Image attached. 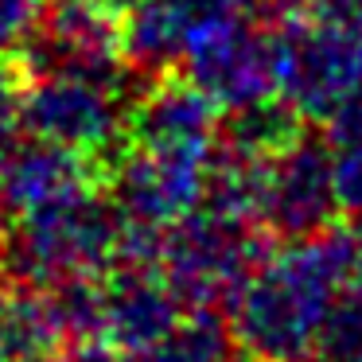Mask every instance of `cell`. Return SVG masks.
Wrapping results in <instances>:
<instances>
[{
  "label": "cell",
  "instance_id": "cell-1",
  "mask_svg": "<svg viewBox=\"0 0 362 362\" xmlns=\"http://www.w3.org/2000/svg\"><path fill=\"white\" fill-rule=\"evenodd\" d=\"M351 281H362V222L284 242L265 253L226 308L238 346L257 362L315 354L323 320Z\"/></svg>",
  "mask_w": 362,
  "mask_h": 362
},
{
  "label": "cell",
  "instance_id": "cell-2",
  "mask_svg": "<svg viewBox=\"0 0 362 362\" xmlns=\"http://www.w3.org/2000/svg\"><path fill=\"white\" fill-rule=\"evenodd\" d=\"M276 94L304 117L327 125L362 94V0L281 12L273 20Z\"/></svg>",
  "mask_w": 362,
  "mask_h": 362
},
{
  "label": "cell",
  "instance_id": "cell-3",
  "mask_svg": "<svg viewBox=\"0 0 362 362\" xmlns=\"http://www.w3.org/2000/svg\"><path fill=\"white\" fill-rule=\"evenodd\" d=\"M121 230L125 218L117 203L98 187L82 191L66 203L16 218L12 234L0 242V269L8 281L35 288H55L78 276H105L117 269Z\"/></svg>",
  "mask_w": 362,
  "mask_h": 362
},
{
  "label": "cell",
  "instance_id": "cell-4",
  "mask_svg": "<svg viewBox=\"0 0 362 362\" xmlns=\"http://www.w3.org/2000/svg\"><path fill=\"white\" fill-rule=\"evenodd\" d=\"M265 226L203 203L168 226L156 269L183 308L222 312L265 261Z\"/></svg>",
  "mask_w": 362,
  "mask_h": 362
},
{
  "label": "cell",
  "instance_id": "cell-5",
  "mask_svg": "<svg viewBox=\"0 0 362 362\" xmlns=\"http://www.w3.org/2000/svg\"><path fill=\"white\" fill-rule=\"evenodd\" d=\"M141 94V90H136ZM136 94L129 82L90 78V74H35L24 86L20 125L35 136L82 152L90 160H110L129 141Z\"/></svg>",
  "mask_w": 362,
  "mask_h": 362
},
{
  "label": "cell",
  "instance_id": "cell-6",
  "mask_svg": "<svg viewBox=\"0 0 362 362\" xmlns=\"http://www.w3.org/2000/svg\"><path fill=\"white\" fill-rule=\"evenodd\" d=\"M180 71L191 86L211 98L218 113L265 102L276 94L273 24H261L257 12L206 20L191 35Z\"/></svg>",
  "mask_w": 362,
  "mask_h": 362
},
{
  "label": "cell",
  "instance_id": "cell-7",
  "mask_svg": "<svg viewBox=\"0 0 362 362\" xmlns=\"http://www.w3.org/2000/svg\"><path fill=\"white\" fill-rule=\"evenodd\" d=\"M343 214L335 191V168H331L327 136L304 133L269 160L265 195H261V226L273 238L296 242V238L323 234Z\"/></svg>",
  "mask_w": 362,
  "mask_h": 362
},
{
  "label": "cell",
  "instance_id": "cell-8",
  "mask_svg": "<svg viewBox=\"0 0 362 362\" xmlns=\"http://www.w3.org/2000/svg\"><path fill=\"white\" fill-rule=\"evenodd\" d=\"M20 71L35 74H90V78L133 82L121 47V16L82 0H55L40 32L20 51Z\"/></svg>",
  "mask_w": 362,
  "mask_h": 362
},
{
  "label": "cell",
  "instance_id": "cell-9",
  "mask_svg": "<svg viewBox=\"0 0 362 362\" xmlns=\"http://www.w3.org/2000/svg\"><path fill=\"white\" fill-rule=\"evenodd\" d=\"M98 180H102L98 160L28 129L0 144V214L28 218L82 191H94Z\"/></svg>",
  "mask_w": 362,
  "mask_h": 362
},
{
  "label": "cell",
  "instance_id": "cell-10",
  "mask_svg": "<svg viewBox=\"0 0 362 362\" xmlns=\"http://www.w3.org/2000/svg\"><path fill=\"white\" fill-rule=\"evenodd\" d=\"M105 315H102V346L129 358L152 354L187 308L180 304L156 265H117L102 276Z\"/></svg>",
  "mask_w": 362,
  "mask_h": 362
},
{
  "label": "cell",
  "instance_id": "cell-11",
  "mask_svg": "<svg viewBox=\"0 0 362 362\" xmlns=\"http://www.w3.org/2000/svg\"><path fill=\"white\" fill-rule=\"evenodd\" d=\"M66 346V331L59 320V304L51 288H35V284H16L0 292V354L4 362L35 358Z\"/></svg>",
  "mask_w": 362,
  "mask_h": 362
},
{
  "label": "cell",
  "instance_id": "cell-12",
  "mask_svg": "<svg viewBox=\"0 0 362 362\" xmlns=\"http://www.w3.org/2000/svg\"><path fill=\"white\" fill-rule=\"evenodd\" d=\"M238 351L242 346L226 315L211 308H187L172 335L152 354H144V362H234Z\"/></svg>",
  "mask_w": 362,
  "mask_h": 362
},
{
  "label": "cell",
  "instance_id": "cell-13",
  "mask_svg": "<svg viewBox=\"0 0 362 362\" xmlns=\"http://www.w3.org/2000/svg\"><path fill=\"white\" fill-rule=\"evenodd\" d=\"M323 136L331 144L339 206H343V214L351 222H362V94H354L323 125Z\"/></svg>",
  "mask_w": 362,
  "mask_h": 362
},
{
  "label": "cell",
  "instance_id": "cell-14",
  "mask_svg": "<svg viewBox=\"0 0 362 362\" xmlns=\"http://www.w3.org/2000/svg\"><path fill=\"white\" fill-rule=\"evenodd\" d=\"M315 354L323 362H362V281L343 284V292L335 296Z\"/></svg>",
  "mask_w": 362,
  "mask_h": 362
},
{
  "label": "cell",
  "instance_id": "cell-15",
  "mask_svg": "<svg viewBox=\"0 0 362 362\" xmlns=\"http://www.w3.org/2000/svg\"><path fill=\"white\" fill-rule=\"evenodd\" d=\"M55 0H0V55L16 59L28 47Z\"/></svg>",
  "mask_w": 362,
  "mask_h": 362
},
{
  "label": "cell",
  "instance_id": "cell-16",
  "mask_svg": "<svg viewBox=\"0 0 362 362\" xmlns=\"http://www.w3.org/2000/svg\"><path fill=\"white\" fill-rule=\"evenodd\" d=\"M24 113V71L8 63V55H0V144L12 141Z\"/></svg>",
  "mask_w": 362,
  "mask_h": 362
},
{
  "label": "cell",
  "instance_id": "cell-17",
  "mask_svg": "<svg viewBox=\"0 0 362 362\" xmlns=\"http://www.w3.org/2000/svg\"><path fill=\"white\" fill-rule=\"evenodd\" d=\"M281 12H300V8H327V4H346V0H273Z\"/></svg>",
  "mask_w": 362,
  "mask_h": 362
},
{
  "label": "cell",
  "instance_id": "cell-18",
  "mask_svg": "<svg viewBox=\"0 0 362 362\" xmlns=\"http://www.w3.org/2000/svg\"><path fill=\"white\" fill-rule=\"evenodd\" d=\"M20 362H90L86 354L78 351V358H71V354H63V351H47V354H35V358H20Z\"/></svg>",
  "mask_w": 362,
  "mask_h": 362
},
{
  "label": "cell",
  "instance_id": "cell-19",
  "mask_svg": "<svg viewBox=\"0 0 362 362\" xmlns=\"http://www.w3.org/2000/svg\"><path fill=\"white\" fill-rule=\"evenodd\" d=\"M300 362H323V358H320V354H308V358H300Z\"/></svg>",
  "mask_w": 362,
  "mask_h": 362
},
{
  "label": "cell",
  "instance_id": "cell-20",
  "mask_svg": "<svg viewBox=\"0 0 362 362\" xmlns=\"http://www.w3.org/2000/svg\"><path fill=\"white\" fill-rule=\"evenodd\" d=\"M0 362H4V354H0Z\"/></svg>",
  "mask_w": 362,
  "mask_h": 362
},
{
  "label": "cell",
  "instance_id": "cell-21",
  "mask_svg": "<svg viewBox=\"0 0 362 362\" xmlns=\"http://www.w3.org/2000/svg\"><path fill=\"white\" fill-rule=\"evenodd\" d=\"M141 362H144V358H141Z\"/></svg>",
  "mask_w": 362,
  "mask_h": 362
}]
</instances>
